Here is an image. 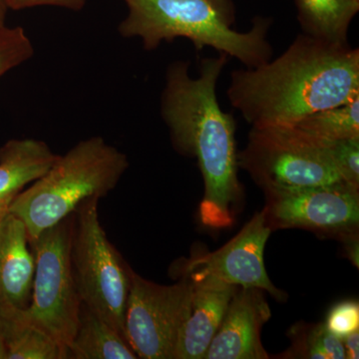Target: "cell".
<instances>
[{
	"mask_svg": "<svg viewBox=\"0 0 359 359\" xmlns=\"http://www.w3.org/2000/svg\"><path fill=\"white\" fill-rule=\"evenodd\" d=\"M191 278L163 285L130 269L125 337L138 358L175 359V351L192 302Z\"/></svg>",
	"mask_w": 359,
	"mask_h": 359,
	"instance_id": "8",
	"label": "cell"
},
{
	"mask_svg": "<svg viewBox=\"0 0 359 359\" xmlns=\"http://www.w3.org/2000/svg\"><path fill=\"white\" fill-rule=\"evenodd\" d=\"M9 9L22 11L39 6H55L71 11H81L86 0H6Z\"/></svg>",
	"mask_w": 359,
	"mask_h": 359,
	"instance_id": "23",
	"label": "cell"
},
{
	"mask_svg": "<svg viewBox=\"0 0 359 359\" xmlns=\"http://www.w3.org/2000/svg\"><path fill=\"white\" fill-rule=\"evenodd\" d=\"M129 167L127 156L100 136L77 143L9 205L30 241L77 211L85 201L105 197Z\"/></svg>",
	"mask_w": 359,
	"mask_h": 359,
	"instance_id": "4",
	"label": "cell"
},
{
	"mask_svg": "<svg viewBox=\"0 0 359 359\" xmlns=\"http://www.w3.org/2000/svg\"><path fill=\"white\" fill-rule=\"evenodd\" d=\"M304 34L334 43H348V29L359 11V0H295Z\"/></svg>",
	"mask_w": 359,
	"mask_h": 359,
	"instance_id": "15",
	"label": "cell"
},
{
	"mask_svg": "<svg viewBox=\"0 0 359 359\" xmlns=\"http://www.w3.org/2000/svg\"><path fill=\"white\" fill-rule=\"evenodd\" d=\"M295 126L323 140L359 138V96L341 105L318 111Z\"/></svg>",
	"mask_w": 359,
	"mask_h": 359,
	"instance_id": "19",
	"label": "cell"
},
{
	"mask_svg": "<svg viewBox=\"0 0 359 359\" xmlns=\"http://www.w3.org/2000/svg\"><path fill=\"white\" fill-rule=\"evenodd\" d=\"M35 259L25 223L0 214V311H22L32 299Z\"/></svg>",
	"mask_w": 359,
	"mask_h": 359,
	"instance_id": "13",
	"label": "cell"
},
{
	"mask_svg": "<svg viewBox=\"0 0 359 359\" xmlns=\"http://www.w3.org/2000/svg\"><path fill=\"white\" fill-rule=\"evenodd\" d=\"M6 359H65L69 353L43 330L23 318L20 311H0Z\"/></svg>",
	"mask_w": 359,
	"mask_h": 359,
	"instance_id": "17",
	"label": "cell"
},
{
	"mask_svg": "<svg viewBox=\"0 0 359 359\" xmlns=\"http://www.w3.org/2000/svg\"><path fill=\"white\" fill-rule=\"evenodd\" d=\"M271 231L304 229L341 241L358 233L359 190L344 183L311 188L264 190Z\"/></svg>",
	"mask_w": 359,
	"mask_h": 359,
	"instance_id": "9",
	"label": "cell"
},
{
	"mask_svg": "<svg viewBox=\"0 0 359 359\" xmlns=\"http://www.w3.org/2000/svg\"><path fill=\"white\" fill-rule=\"evenodd\" d=\"M74 224L71 215L30 241L35 259L32 299L20 311L28 323L67 351L76 334L82 306L71 261Z\"/></svg>",
	"mask_w": 359,
	"mask_h": 359,
	"instance_id": "6",
	"label": "cell"
},
{
	"mask_svg": "<svg viewBox=\"0 0 359 359\" xmlns=\"http://www.w3.org/2000/svg\"><path fill=\"white\" fill-rule=\"evenodd\" d=\"M128 14L118 26L126 39H140L152 51L162 42L190 40L198 51L212 47L248 68L268 62L273 47L268 40L271 18H257L247 32L233 29V0H124Z\"/></svg>",
	"mask_w": 359,
	"mask_h": 359,
	"instance_id": "3",
	"label": "cell"
},
{
	"mask_svg": "<svg viewBox=\"0 0 359 359\" xmlns=\"http://www.w3.org/2000/svg\"><path fill=\"white\" fill-rule=\"evenodd\" d=\"M325 141L340 179L359 190V138Z\"/></svg>",
	"mask_w": 359,
	"mask_h": 359,
	"instance_id": "21",
	"label": "cell"
},
{
	"mask_svg": "<svg viewBox=\"0 0 359 359\" xmlns=\"http://www.w3.org/2000/svg\"><path fill=\"white\" fill-rule=\"evenodd\" d=\"M290 346L280 358L344 359L342 340L328 332L325 323H297L289 332Z\"/></svg>",
	"mask_w": 359,
	"mask_h": 359,
	"instance_id": "18",
	"label": "cell"
},
{
	"mask_svg": "<svg viewBox=\"0 0 359 359\" xmlns=\"http://www.w3.org/2000/svg\"><path fill=\"white\" fill-rule=\"evenodd\" d=\"M8 9L6 0H0V27L6 25V13Z\"/></svg>",
	"mask_w": 359,
	"mask_h": 359,
	"instance_id": "25",
	"label": "cell"
},
{
	"mask_svg": "<svg viewBox=\"0 0 359 359\" xmlns=\"http://www.w3.org/2000/svg\"><path fill=\"white\" fill-rule=\"evenodd\" d=\"M346 358L358 359L359 358V330L347 335L342 339Z\"/></svg>",
	"mask_w": 359,
	"mask_h": 359,
	"instance_id": "24",
	"label": "cell"
},
{
	"mask_svg": "<svg viewBox=\"0 0 359 359\" xmlns=\"http://www.w3.org/2000/svg\"><path fill=\"white\" fill-rule=\"evenodd\" d=\"M238 163L263 190L342 182L325 141L297 126L252 127L247 146L238 154Z\"/></svg>",
	"mask_w": 359,
	"mask_h": 359,
	"instance_id": "5",
	"label": "cell"
},
{
	"mask_svg": "<svg viewBox=\"0 0 359 359\" xmlns=\"http://www.w3.org/2000/svg\"><path fill=\"white\" fill-rule=\"evenodd\" d=\"M57 156L36 139H13L0 148V214L51 167Z\"/></svg>",
	"mask_w": 359,
	"mask_h": 359,
	"instance_id": "14",
	"label": "cell"
},
{
	"mask_svg": "<svg viewBox=\"0 0 359 359\" xmlns=\"http://www.w3.org/2000/svg\"><path fill=\"white\" fill-rule=\"evenodd\" d=\"M328 332L342 339L359 330V304L344 301L330 309L325 323Z\"/></svg>",
	"mask_w": 359,
	"mask_h": 359,
	"instance_id": "22",
	"label": "cell"
},
{
	"mask_svg": "<svg viewBox=\"0 0 359 359\" xmlns=\"http://www.w3.org/2000/svg\"><path fill=\"white\" fill-rule=\"evenodd\" d=\"M99 200L85 201L75 212L71 249L73 273L82 304L125 337L131 268L124 263L101 226Z\"/></svg>",
	"mask_w": 359,
	"mask_h": 359,
	"instance_id": "7",
	"label": "cell"
},
{
	"mask_svg": "<svg viewBox=\"0 0 359 359\" xmlns=\"http://www.w3.org/2000/svg\"><path fill=\"white\" fill-rule=\"evenodd\" d=\"M271 311L264 290L238 287L204 359H268L261 332Z\"/></svg>",
	"mask_w": 359,
	"mask_h": 359,
	"instance_id": "11",
	"label": "cell"
},
{
	"mask_svg": "<svg viewBox=\"0 0 359 359\" xmlns=\"http://www.w3.org/2000/svg\"><path fill=\"white\" fill-rule=\"evenodd\" d=\"M228 56L202 59L199 76L190 74V63L169 65L161 96V116L174 147L195 158L204 180L200 219L214 230L230 228L243 198L238 177V153L233 115L217 98V84Z\"/></svg>",
	"mask_w": 359,
	"mask_h": 359,
	"instance_id": "1",
	"label": "cell"
},
{
	"mask_svg": "<svg viewBox=\"0 0 359 359\" xmlns=\"http://www.w3.org/2000/svg\"><path fill=\"white\" fill-rule=\"evenodd\" d=\"M271 233L264 210L257 212L221 249L191 259L185 266L186 276H212L237 287L263 290L278 299H285L282 290L269 280L264 266V248Z\"/></svg>",
	"mask_w": 359,
	"mask_h": 359,
	"instance_id": "10",
	"label": "cell"
},
{
	"mask_svg": "<svg viewBox=\"0 0 359 359\" xmlns=\"http://www.w3.org/2000/svg\"><path fill=\"white\" fill-rule=\"evenodd\" d=\"M68 351L69 358L74 359L138 358L121 334L83 304Z\"/></svg>",
	"mask_w": 359,
	"mask_h": 359,
	"instance_id": "16",
	"label": "cell"
},
{
	"mask_svg": "<svg viewBox=\"0 0 359 359\" xmlns=\"http://www.w3.org/2000/svg\"><path fill=\"white\" fill-rule=\"evenodd\" d=\"M6 346L4 342V334H2L1 328H0V359H6Z\"/></svg>",
	"mask_w": 359,
	"mask_h": 359,
	"instance_id": "26",
	"label": "cell"
},
{
	"mask_svg": "<svg viewBox=\"0 0 359 359\" xmlns=\"http://www.w3.org/2000/svg\"><path fill=\"white\" fill-rule=\"evenodd\" d=\"M226 95L252 127L295 126L359 96V50L302 33L273 60L233 70Z\"/></svg>",
	"mask_w": 359,
	"mask_h": 359,
	"instance_id": "2",
	"label": "cell"
},
{
	"mask_svg": "<svg viewBox=\"0 0 359 359\" xmlns=\"http://www.w3.org/2000/svg\"><path fill=\"white\" fill-rule=\"evenodd\" d=\"M191 280L193 292L190 313L180 334L175 359L205 358L238 287L212 276Z\"/></svg>",
	"mask_w": 359,
	"mask_h": 359,
	"instance_id": "12",
	"label": "cell"
},
{
	"mask_svg": "<svg viewBox=\"0 0 359 359\" xmlns=\"http://www.w3.org/2000/svg\"><path fill=\"white\" fill-rule=\"evenodd\" d=\"M34 55V46L20 26L0 27V78Z\"/></svg>",
	"mask_w": 359,
	"mask_h": 359,
	"instance_id": "20",
	"label": "cell"
}]
</instances>
